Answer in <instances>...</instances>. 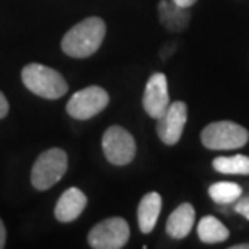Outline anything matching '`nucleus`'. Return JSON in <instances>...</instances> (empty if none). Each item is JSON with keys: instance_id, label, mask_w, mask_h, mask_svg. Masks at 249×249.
Returning a JSON list of instances; mask_svg holds the SVG:
<instances>
[{"instance_id": "f257e3e1", "label": "nucleus", "mask_w": 249, "mask_h": 249, "mask_svg": "<svg viewBox=\"0 0 249 249\" xmlns=\"http://www.w3.org/2000/svg\"><path fill=\"white\" fill-rule=\"evenodd\" d=\"M106 21L99 17H89L76 23L62 39V51L71 58H88L101 49L106 39Z\"/></svg>"}, {"instance_id": "f03ea898", "label": "nucleus", "mask_w": 249, "mask_h": 249, "mask_svg": "<svg viewBox=\"0 0 249 249\" xmlns=\"http://www.w3.org/2000/svg\"><path fill=\"white\" fill-rule=\"evenodd\" d=\"M21 81L37 97L55 101L68 92V83L62 73L41 63H28L21 70Z\"/></svg>"}, {"instance_id": "7ed1b4c3", "label": "nucleus", "mask_w": 249, "mask_h": 249, "mask_svg": "<svg viewBox=\"0 0 249 249\" xmlns=\"http://www.w3.org/2000/svg\"><path fill=\"white\" fill-rule=\"evenodd\" d=\"M68 157L60 147H52L44 151L36 159L31 170V183L37 191H47L55 186L67 173Z\"/></svg>"}, {"instance_id": "20e7f679", "label": "nucleus", "mask_w": 249, "mask_h": 249, "mask_svg": "<svg viewBox=\"0 0 249 249\" xmlns=\"http://www.w3.org/2000/svg\"><path fill=\"white\" fill-rule=\"evenodd\" d=\"M249 131L235 122H213L201 131V142L211 151H233L246 146Z\"/></svg>"}, {"instance_id": "39448f33", "label": "nucleus", "mask_w": 249, "mask_h": 249, "mask_svg": "<svg viewBox=\"0 0 249 249\" xmlns=\"http://www.w3.org/2000/svg\"><path fill=\"white\" fill-rule=\"evenodd\" d=\"M102 151L112 165L124 167L136 157V141L128 129L113 124L106 129L102 136Z\"/></svg>"}, {"instance_id": "423d86ee", "label": "nucleus", "mask_w": 249, "mask_h": 249, "mask_svg": "<svg viewBox=\"0 0 249 249\" xmlns=\"http://www.w3.org/2000/svg\"><path fill=\"white\" fill-rule=\"evenodd\" d=\"M129 240V225L122 217H110L89 230L88 243L94 249H120Z\"/></svg>"}, {"instance_id": "0eeeda50", "label": "nucleus", "mask_w": 249, "mask_h": 249, "mask_svg": "<svg viewBox=\"0 0 249 249\" xmlns=\"http://www.w3.org/2000/svg\"><path fill=\"white\" fill-rule=\"evenodd\" d=\"M108 92L101 86H88L74 92L67 104V113L74 120H89L108 106Z\"/></svg>"}, {"instance_id": "6e6552de", "label": "nucleus", "mask_w": 249, "mask_h": 249, "mask_svg": "<svg viewBox=\"0 0 249 249\" xmlns=\"http://www.w3.org/2000/svg\"><path fill=\"white\" fill-rule=\"evenodd\" d=\"M188 120V106L185 102H172L165 112L157 118V134L167 146H175L183 136V129Z\"/></svg>"}, {"instance_id": "1a4fd4ad", "label": "nucleus", "mask_w": 249, "mask_h": 249, "mask_svg": "<svg viewBox=\"0 0 249 249\" xmlns=\"http://www.w3.org/2000/svg\"><path fill=\"white\" fill-rule=\"evenodd\" d=\"M170 106V96H168V83L163 73H154L147 79L142 94V107L151 118L162 115Z\"/></svg>"}, {"instance_id": "9d476101", "label": "nucleus", "mask_w": 249, "mask_h": 249, "mask_svg": "<svg viewBox=\"0 0 249 249\" xmlns=\"http://www.w3.org/2000/svg\"><path fill=\"white\" fill-rule=\"evenodd\" d=\"M88 206V197L79 188H68L62 193L55 204L53 215L58 222L70 223L81 215Z\"/></svg>"}, {"instance_id": "9b49d317", "label": "nucleus", "mask_w": 249, "mask_h": 249, "mask_svg": "<svg viewBox=\"0 0 249 249\" xmlns=\"http://www.w3.org/2000/svg\"><path fill=\"white\" fill-rule=\"evenodd\" d=\"M159 19L162 26L170 33H183L191 21V12L186 7H180L172 0H160L157 7Z\"/></svg>"}, {"instance_id": "f8f14e48", "label": "nucleus", "mask_w": 249, "mask_h": 249, "mask_svg": "<svg viewBox=\"0 0 249 249\" xmlns=\"http://www.w3.org/2000/svg\"><path fill=\"white\" fill-rule=\"evenodd\" d=\"M194 218H196V212H194V207L189 202L180 204L167 218L165 223L167 235L173 238V240H183V238H186L194 227Z\"/></svg>"}, {"instance_id": "ddd939ff", "label": "nucleus", "mask_w": 249, "mask_h": 249, "mask_svg": "<svg viewBox=\"0 0 249 249\" xmlns=\"http://www.w3.org/2000/svg\"><path fill=\"white\" fill-rule=\"evenodd\" d=\"M160 209H162V197L160 194L152 191L147 193L138 206V225L139 230L144 235L151 233L157 225L159 215H160Z\"/></svg>"}, {"instance_id": "4468645a", "label": "nucleus", "mask_w": 249, "mask_h": 249, "mask_svg": "<svg viewBox=\"0 0 249 249\" xmlns=\"http://www.w3.org/2000/svg\"><path fill=\"white\" fill-rule=\"evenodd\" d=\"M197 236L206 245H215V243H222L228 240L230 230L218 218L212 215H206L197 223Z\"/></svg>"}, {"instance_id": "2eb2a0df", "label": "nucleus", "mask_w": 249, "mask_h": 249, "mask_svg": "<svg viewBox=\"0 0 249 249\" xmlns=\"http://www.w3.org/2000/svg\"><path fill=\"white\" fill-rule=\"evenodd\" d=\"M213 170L223 175H249V157L236 154L231 157H217L212 162Z\"/></svg>"}, {"instance_id": "dca6fc26", "label": "nucleus", "mask_w": 249, "mask_h": 249, "mask_svg": "<svg viewBox=\"0 0 249 249\" xmlns=\"http://www.w3.org/2000/svg\"><path fill=\"white\" fill-rule=\"evenodd\" d=\"M243 188L236 183L230 181H218L209 186V196L215 204H233L241 197Z\"/></svg>"}, {"instance_id": "f3484780", "label": "nucleus", "mask_w": 249, "mask_h": 249, "mask_svg": "<svg viewBox=\"0 0 249 249\" xmlns=\"http://www.w3.org/2000/svg\"><path fill=\"white\" fill-rule=\"evenodd\" d=\"M235 212L240 213L241 217H245L246 220H249V196L238 199L235 202Z\"/></svg>"}, {"instance_id": "a211bd4d", "label": "nucleus", "mask_w": 249, "mask_h": 249, "mask_svg": "<svg viewBox=\"0 0 249 249\" xmlns=\"http://www.w3.org/2000/svg\"><path fill=\"white\" fill-rule=\"evenodd\" d=\"M8 110H10V104H8V101H7V97L3 96V92L0 91V120L7 117Z\"/></svg>"}, {"instance_id": "6ab92c4d", "label": "nucleus", "mask_w": 249, "mask_h": 249, "mask_svg": "<svg viewBox=\"0 0 249 249\" xmlns=\"http://www.w3.org/2000/svg\"><path fill=\"white\" fill-rule=\"evenodd\" d=\"M5 243H7V228H5L2 218H0V249L5 248Z\"/></svg>"}, {"instance_id": "aec40b11", "label": "nucleus", "mask_w": 249, "mask_h": 249, "mask_svg": "<svg viewBox=\"0 0 249 249\" xmlns=\"http://www.w3.org/2000/svg\"><path fill=\"white\" fill-rule=\"evenodd\" d=\"M172 2H175L177 5H180V7L189 8V7H193V5L197 2V0H172Z\"/></svg>"}, {"instance_id": "412c9836", "label": "nucleus", "mask_w": 249, "mask_h": 249, "mask_svg": "<svg viewBox=\"0 0 249 249\" xmlns=\"http://www.w3.org/2000/svg\"><path fill=\"white\" fill-rule=\"evenodd\" d=\"M230 249H249V243H243V245H235Z\"/></svg>"}]
</instances>
